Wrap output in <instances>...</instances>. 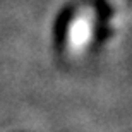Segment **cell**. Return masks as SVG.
Masks as SVG:
<instances>
[{
    "instance_id": "obj_1",
    "label": "cell",
    "mask_w": 132,
    "mask_h": 132,
    "mask_svg": "<svg viewBox=\"0 0 132 132\" xmlns=\"http://www.w3.org/2000/svg\"><path fill=\"white\" fill-rule=\"evenodd\" d=\"M93 22H94V12L93 9H79L76 15L72 17L67 31V52L72 57L81 55L84 48L91 41L93 34Z\"/></svg>"
}]
</instances>
